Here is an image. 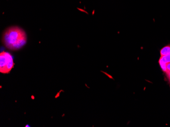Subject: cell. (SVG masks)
Instances as JSON below:
<instances>
[{"mask_svg":"<svg viewBox=\"0 0 170 127\" xmlns=\"http://www.w3.org/2000/svg\"><path fill=\"white\" fill-rule=\"evenodd\" d=\"M3 41L7 48L15 50L25 45L27 42V35L21 28L16 27H11L4 32Z\"/></svg>","mask_w":170,"mask_h":127,"instance_id":"1","label":"cell"},{"mask_svg":"<svg viewBox=\"0 0 170 127\" xmlns=\"http://www.w3.org/2000/svg\"><path fill=\"white\" fill-rule=\"evenodd\" d=\"M0 72L3 74L9 73L14 66L12 57L6 52L0 54Z\"/></svg>","mask_w":170,"mask_h":127,"instance_id":"2","label":"cell"},{"mask_svg":"<svg viewBox=\"0 0 170 127\" xmlns=\"http://www.w3.org/2000/svg\"><path fill=\"white\" fill-rule=\"evenodd\" d=\"M161 56H164L170 54V45H167L161 49L160 51Z\"/></svg>","mask_w":170,"mask_h":127,"instance_id":"3","label":"cell"},{"mask_svg":"<svg viewBox=\"0 0 170 127\" xmlns=\"http://www.w3.org/2000/svg\"><path fill=\"white\" fill-rule=\"evenodd\" d=\"M159 64L160 65L161 69H163V71H164L165 72L167 71V64H166L163 60H162L160 58V60H159Z\"/></svg>","mask_w":170,"mask_h":127,"instance_id":"4","label":"cell"},{"mask_svg":"<svg viewBox=\"0 0 170 127\" xmlns=\"http://www.w3.org/2000/svg\"><path fill=\"white\" fill-rule=\"evenodd\" d=\"M160 58L163 60V61L166 63V64H168L170 62V54L168 55H166L164 56L160 57Z\"/></svg>","mask_w":170,"mask_h":127,"instance_id":"5","label":"cell"},{"mask_svg":"<svg viewBox=\"0 0 170 127\" xmlns=\"http://www.w3.org/2000/svg\"><path fill=\"white\" fill-rule=\"evenodd\" d=\"M167 71L166 72H170V63H168V64H167Z\"/></svg>","mask_w":170,"mask_h":127,"instance_id":"6","label":"cell"},{"mask_svg":"<svg viewBox=\"0 0 170 127\" xmlns=\"http://www.w3.org/2000/svg\"><path fill=\"white\" fill-rule=\"evenodd\" d=\"M166 74H167L168 77L169 79L170 80V72H166Z\"/></svg>","mask_w":170,"mask_h":127,"instance_id":"7","label":"cell"}]
</instances>
